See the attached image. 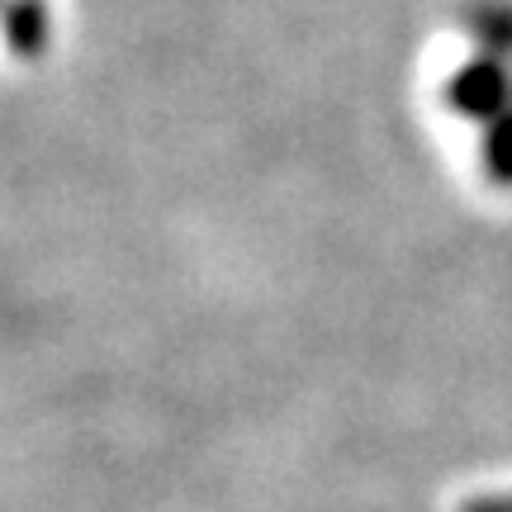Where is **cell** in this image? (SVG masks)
<instances>
[{
  "label": "cell",
  "instance_id": "7a4b0ae2",
  "mask_svg": "<svg viewBox=\"0 0 512 512\" xmlns=\"http://www.w3.org/2000/svg\"><path fill=\"white\" fill-rule=\"evenodd\" d=\"M465 512H512V494H503V498H475Z\"/></svg>",
  "mask_w": 512,
  "mask_h": 512
},
{
  "label": "cell",
  "instance_id": "6da1fadb",
  "mask_svg": "<svg viewBox=\"0 0 512 512\" xmlns=\"http://www.w3.org/2000/svg\"><path fill=\"white\" fill-rule=\"evenodd\" d=\"M489 171L498 181H512V119L489 138Z\"/></svg>",
  "mask_w": 512,
  "mask_h": 512
}]
</instances>
